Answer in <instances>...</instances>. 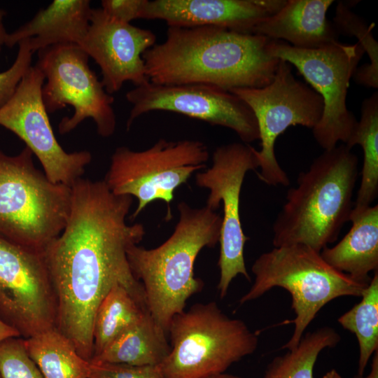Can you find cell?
I'll return each instance as SVG.
<instances>
[{
	"instance_id": "cell-33",
	"label": "cell",
	"mask_w": 378,
	"mask_h": 378,
	"mask_svg": "<svg viewBox=\"0 0 378 378\" xmlns=\"http://www.w3.org/2000/svg\"><path fill=\"white\" fill-rule=\"evenodd\" d=\"M354 378H378V351L373 354L370 372L365 377L356 374Z\"/></svg>"
},
{
	"instance_id": "cell-24",
	"label": "cell",
	"mask_w": 378,
	"mask_h": 378,
	"mask_svg": "<svg viewBox=\"0 0 378 378\" xmlns=\"http://www.w3.org/2000/svg\"><path fill=\"white\" fill-rule=\"evenodd\" d=\"M149 312L122 286L113 287L99 304L93 322V356L140 321Z\"/></svg>"
},
{
	"instance_id": "cell-6",
	"label": "cell",
	"mask_w": 378,
	"mask_h": 378,
	"mask_svg": "<svg viewBox=\"0 0 378 378\" xmlns=\"http://www.w3.org/2000/svg\"><path fill=\"white\" fill-rule=\"evenodd\" d=\"M33 157L27 146L15 155L0 149V236L43 252L65 227L71 188L50 181Z\"/></svg>"
},
{
	"instance_id": "cell-10",
	"label": "cell",
	"mask_w": 378,
	"mask_h": 378,
	"mask_svg": "<svg viewBox=\"0 0 378 378\" xmlns=\"http://www.w3.org/2000/svg\"><path fill=\"white\" fill-rule=\"evenodd\" d=\"M229 92L252 110L258 123L261 148L257 150L258 177L270 186H287L290 180L274 152L277 137L290 126L313 129L323 111L321 97L295 78L289 63L279 59L272 82L258 88H234Z\"/></svg>"
},
{
	"instance_id": "cell-25",
	"label": "cell",
	"mask_w": 378,
	"mask_h": 378,
	"mask_svg": "<svg viewBox=\"0 0 378 378\" xmlns=\"http://www.w3.org/2000/svg\"><path fill=\"white\" fill-rule=\"evenodd\" d=\"M340 340V334L330 327L307 333L297 346L270 362L264 378H314V368L321 352L335 347Z\"/></svg>"
},
{
	"instance_id": "cell-20",
	"label": "cell",
	"mask_w": 378,
	"mask_h": 378,
	"mask_svg": "<svg viewBox=\"0 0 378 378\" xmlns=\"http://www.w3.org/2000/svg\"><path fill=\"white\" fill-rule=\"evenodd\" d=\"M351 227L335 246L321 252L323 259L354 281L369 284V273L378 270V205L351 214Z\"/></svg>"
},
{
	"instance_id": "cell-26",
	"label": "cell",
	"mask_w": 378,
	"mask_h": 378,
	"mask_svg": "<svg viewBox=\"0 0 378 378\" xmlns=\"http://www.w3.org/2000/svg\"><path fill=\"white\" fill-rule=\"evenodd\" d=\"M361 300L342 314L338 322L354 333L359 346L358 374L363 375L368 361L378 351V272L364 290Z\"/></svg>"
},
{
	"instance_id": "cell-17",
	"label": "cell",
	"mask_w": 378,
	"mask_h": 378,
	"mask_svg": "<svg viewBox=\"0 0 378 378\" xmlns=\"http://www.w3.org/2000/svg\"><path fill=\"white\" fill-rule=\"evenodd\" d=\"M286 2L285 0H146L141 19L160 20L168 27L214 26L254 34L256 26L277 13Z\"/></svg>"
},
{
	"instance_id": "cell-7",
	"label": "cell",
	"mask_w": 378,
	"mask_h": 378,
	"mask_svg": "<svg viewBox=\"0 0 378 378\" xmlns=\"http://www.w3.org/2000/svg\"><path fill=\"white\" fill-rule=\"evenodd\" d=\"M170 351L158 366L164 378H205L224 373L252 354L258 337L241 320L225 315L214 302L176 314L168 329Z\"/></svg>"
},
{
	"instance_id": "cell-9",
	"label": "cell",
	"mask_w": 378,
	"mask_h": 378,
	"mask_svg": "<svg viewBox=\"0 0 378 378\" xmlns=\"http://www.w3.org/2000/svg\"><path fill=\"white\" fill-rule=\"evenodd\" d=\"M270 53L294 65L307 82L322 98L323 111L312 129L318 144L324 150L345 144L357 124L346 107L350 79L354 76L365 50L358 43L339 41L316 49H303L288 43L270 39Z\"/></svg>"
},
{
	"instance_id": "cell-21",
	"label": "cell",
	"mask_w": 378,
	"mask_h": 378,
	"mask_svg": "<svg viewBox=\"0 0 378 378\" xmlns=\"http://www.w3.org/2000/svg\"><path fill=\"white\" fill-rule=\"evenodd\" d=\"M167 335L148 313L90 362L139 366L158 365L170 351Z\"/></svg>"
},
{
	"instance_id": "cell-14",
	"label": "cell",
	"mask_w": 378,
	"mask_h": 378,
	"mask_svg": "<svg viewBox=\"0 0 378 378\" xmlns=\"http://www.w3.org/2000/svg\"><path fill=\"white\" fill-rule=\"evenodd\" d=\"M125 97L132 105L127 130L142 115L164 111L230 129L244 144L260 139L250 107L233 93L213 85H160L149 81L128 91Z\"/></svg>"
},
{
	"instance_id": "cell-29",
	"label": "cell",
	"mask_w": 378,
	"mask_h": 378,
	"mask_svg": "<svg viewBox=\"0 0 378 378\" xmlns=\"http://www.w3.org/2000/svg\"><path fill=\"white\" fill-rule=\"evenodd\" d=\"M17 56L12 65L0 72V108L6 105L13 97L24 75L31 67L32 56L28 39L18 43Z\"/></svg>"
},
{
	"instance_id": "cell-34",
	"label": "cell",
	"mask_w": 378,
	"mask_h": 378,
	"mask_svg": "<svg viewBox=\"0 0 378 378\" xmlns=\"http://www.w3.org/2000/svg\"><path fill=\"white\" fill-rule=\"evenodd\" d=\"M6 15L5 11L0 7V53L2 49V47L5 46L6 37L8 32L6 30L4 18Z\"/></svg>"
},
{
	"instance_id": "cell-23",
	"label": "cell",
	"mask_w": 378,
	"mask_h": 378,
	"mask_svg": "<svg viewBox=\"0 0 378 378\" xmlns=\"http://www.w3.org/2000/svg\"><path fill=\"white\" fill-rule=\"evenodd\" d=\"M26 351L43 378H89L90 363L56 328L24 339Z\"/></svg>"
},
{
	"instance_id": "cell-8",
	"label": "cell",
	"mask_w": 378,
	"mask_h": 378,
	"mask_svg": "<svg viewBox=\"0 0 378 378\" xmlns=\"http://www.w3.org/2000/svg\"><path fill=\"white\" fill-rule=\"evenodd\" d=\"M209 158L207 146L197 140L160 139L141 151L120 146L111 155L104 181L113 194L136 198L137 206L131 219L151 202L160 200L167 206L166 220H169L175 190L195 172L206 167Z\"/></svg>"
},
{
	"instance_id": "cell-1",
	"label": "cell",
	"mask_w": 378,
	"mask_h": 378,
	"mask_svg": "<svg viewBox=\"0 0 378 378\" xmlns=\"http://www.w3.org/2000/svg\"><path fill=\"white\" fill-rule=\"evenodd\" d=\"M71 188L65 227L42 253L56 300L55 328L90 362L95 313L113 287L122 286L148 310L127 255L146 230L126 222L132 197L113 194L104 180L80 178Z\"/></svg>"
},
{
	"instance_id": "cell-13",
	"label": "cell",
	"mask_w": 378,
	"mask_h": 378,
	"mask_svg": "<svg viewBox=\"0 0 378 378\" xmlns=\"http://www.w3.org/2000/svg\"><path fill=\"white\" fill-rule=\"evenodd\" d=\"M56 317L42 252L0 236V319L25 339L55 328Z\"/></svg>"
},
{
	"instance_id": "cell-2",
	"label": "cell",
	"mask_w": 378,
	"mask_h": 378,
	"mask_svg": "<svg viewBox=\"0 0 378 378\" xmlns=\"http://www.w3.org/2000/svg\"><path fill=\"white\" fill-rule=\"evenodd\" d=\"M270 41L219 27H172L142 57L153 83L258 88L272 82L279 62L268 50Z\"/></svg>"
},
{
	"instance_id": "cell-18",
	"label": "cell",
	"mask_w": 378,
	"mask_h": 378,
	"mask_svg": "<svg viewBox=\"0 0 378 378\" xmlns=\"http://www.w3.org/2000/svg\"><path fill=\"white\" fill-rule=\"evenodd\" d=\"M92 9L89 0H54L8 33L5 46L12 48L28 39L34 53L56 45L80 46L88 31Z\"/></svg>"
},
{
	"instance_id": "cell-19",
	"label": "cell",
	"mask_w": 378,
	"mask_h": 378,
	"mask_svg": "<svg viewBox=\"0 0 378 378\" xmlns=\"http://www.w3.org/2000/svg\"><path fill=\"white\" fill-rule=\"evenodd\" d=\"M332 3V0H288L277 13L257 25L254 34L303 49L337 42L339 34L326 17Z\"/></svg>"
},
{
	"instance_id": "cell-28",
	"label": "cell",
	"mask_w": 378,
	"mask_h": 378,
	"mask_svg": "<svg viewBox=\"0 0 378 378\" xmlns=\"http://www.w3.org/2000/svg\"><path fill=\"white\" fill-rule=\"evenodd\" d=\"M0 378H43L20 337L0 342Z\"/></svg>"
},
{
	"instance_id": "cell-31",
	"label": "cell",
	"mask_w": 378,
	"mask_h": 378,
	"mask_svg": "<svg viewBox=\"0 0 378 378\" xmlns=\"http://www.w3.org/2000/svg\"><path fill=\"white\" fill-rule=\"evenodd\" d=\"M146 0H102L101 8L111 18L125 23L141 19Z\"/></svg>"
},
{
	"instance_id": "cell-30",
	"label": "cell",
	"mask_w": 378,
	"mask_h": 378,
	"mask_svg": "<svg viewBox=\"0 0 378 378\" xmlns=\"http://www.w3.org/2000/svg\"><path fill=\"white\" fill-rule=\"evenodd\" d=\"M89 378H164L158 365L90 363Z\"/></svg>"
},
{
	"instance_id": "cell-15",
	"label": "cell",
	"mask_w": 378,
	"mask_h": 378,
	"mask_svg": "<svg viewBox=\"0 0 378 378\" xmlns=\"http://www.w3.org/2000/svg\"><path fill=\"white\" fill-rule=\"evenodd\" d=\"M44 82L41 71L31 66L13 97L0 108V126L25 143L50 181L71 187L82 178L92 154L87 150L68 153L57 141L42 99Z\"/></svg>"
},
{
	"instance_id": "cell-36",
	"label": "cell",
	"mask_w": 378,
	"mask_h": 378,
	"mask_svg": "<svg viewBox=\"0 0 378 378\" xmlns=\"http://www.w3.org/2000/svg\"><path fill=\"white\" fill-rule=\"evenodd\" d=\"M205 378H241L239 376L231 374H227V373H221L218 374L212 375L208 377Z\"/></svg>"
},
{
	"instance_id": "cell-32",
	"label": "cell",
	"mask_w": 378,
	"mask_h": 378,
	"mask_svg": "<svg viewBox=\"0 0 378 378\" xmlns=\"http://www.w3.org/2000/svg\"><path fill=\"white\" fill-rule=\"evenodd\" d=\"M14 337H20L19 332L0 319V342Z\"/></svg>"
},
{
	"instance_id": "cell-5",
	"label": "cell",
	"mask_w": 378,
	"mask_h": 378,
	"mask_svg": "<svg viewBox=\"0 0 378 378\" xmlns=\"http://www.w3.org/2000/svg\"><path fill=\"white\" fill-rule=\"evenodd\" d=\"M251 271L254 282L239 300L244 304L255 300L274 287L289 292L295 317L288 321L295 328L290 339L281 349L297 346L303 333L318 312L332 300L343 296L361 297L368 286L329 265L320 252L295 244L262 253L254 261Z\"/></svg>"
},
{
	"instance_id": "cell-22",
	"label": "cell",
	"mask_w": 378,
	"mask_h": 378,
	"mask_svg": "<svg viewBox=\"0 0 378 378\" xmlns=\"http://www.w3.org/2000/svg\"><path fill=\"white\" fill-rule=\"evenodd\" d=\"M345 146L351 149L361 146L363 163L360 183L351 214L362 212L372 206L378 195V93L364 99L361 117Z\"/></svg>"
},
{
	"instance_id": "cell-27",
	"label": "cell",
	"mask_w": 378,
	"mask_h": 378,
	"mask_svg": "<svg viewBox=\"0 0 378 378\" xmlns=\"http://www.w3.org/2000/svg\"><path fill=\"white\" fill-rule=\"evenodd\" d=\"M354 2L340 1L337 4L333 24L339 34L353 36L367 52L370 63L357 68L354 75L355 80L368 88L378 87V43L372 34V25L351 10Z\"/></svg>"
},
{
	"instance_id": "cell-3",
	"label": "cell",
	"mask_w": 378,
	"mask_h": 378,
	"mask_svg": "<svg viewBox=\"0 0 378 378\" xmlns=\"http://www.w3.org/2000/svg\"><path fill=\"white\" fill-rule=\"evenodd\" d=\"M358 158L342 144L324 150L300 173L272 226L274 247L302 244L321 252L349 221Z\"/></svg>"
},
{
	"instance_id": "cell-11",
	"label": "cell",
	"mask_w": 378,
	"mask_h": 378,
	"mask_svg": "<svg viewBox=\"0 0 378 378\" xmlns=\"http://www.w3.org/2000/svg\"><path fill=\"white\" fill-rule=\"evenodd\" d=\"M88 61V55L76 44L56 45L38 51L35 65L46 81L42 99L48 113L67 105L73 107L72 115L64 117L59 123L61 134L69 133L91 118L98 134L107 138L116 128L114 97L105 90Z\"/></svg>"
},
{
	"instance_id": "cell-4",
	"label": "cell",
	"mask_w": 378,
	"mask_h": 378,
	"mask_svg": "<svg viewBox=\"0 0 378 378\" xmlns=\"http://www.w3.org/2000/svg\"><path fill=\"white\" fill-rule=\"evenodd\" d=\"M178 210V221L164 243L151 249L134 245L127 252L131 270L143 286L148 310L167 335L172 318L203 286L195 276V262L202 248L219 242L222 223L221 216L206 206L192 208L181 202Z\"/></svg>"
},
{
	"instance_id": "cell-35",
	"label": "cell",
	"mask_w": 378,
	"mask_h": 378,
	"mask_svg": "<svg viewBox=\"0 0 378 378\" xmlns=\"http://www.w3.org/2000/svg\"><path fill=\"white\" fill-rule=\"evenodd\" d=\"M323 378H342V377L335 369L330 370L327 372L323 377Z\"/></svg>"
},
{
	"instance_id": "cell-16",
	"label": "cell",
	"mask_w": 378,
	"mask_h": 378,
	"mask_svg": "<svg viewBox=\"0 0 378 378\" xmlns=\"http://www.w3.org/2000/svg\"><path fill=\"white\" fill-rule=\"evenodd\" d=\"M155 43L152 31L118 21L95 8L80 47L99 66L101 81L111 94L125 82L135 87L149 82L142 56Z\"/></svg>"
},
{
	"instance_id": "cell-12",
	"label": "cell",
	"mask_w": 378,
	"mask_h": 378,
	"mask_svg": "<svg viewBox=\"0 0 378 378\" xmlns=\"http://www.w3.org/2000/svg\"><path fill=\"white\" fill-rule=\"evenodd\" d=\"M259 168L257 150L249 144L234 142L216 148L212 166L195 175L196 184L209 190L206 205L216 211L223 203L218 266V290L223 298L237 275L248 281L244 248L248 237L244 233L240 218V193L246 174Z\"/></svg>"
}]
</instances>
